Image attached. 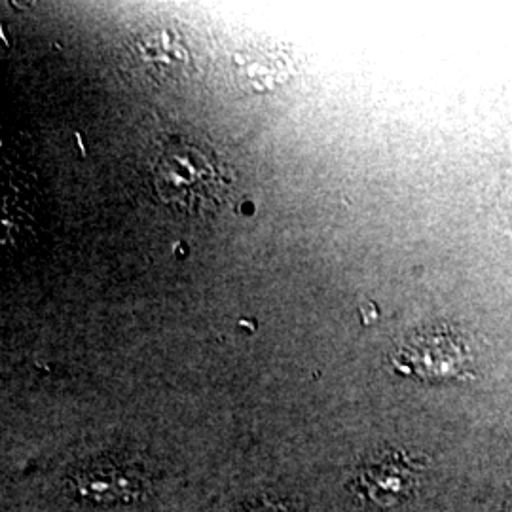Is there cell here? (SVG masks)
<instances>
[{"label":"cell","instance_id":"cell-1","mask_svg":"<svg viewBox=\"0 0 512 512\" xmlns=\"http://www.w3.org/2000/svg\"><path fill=\"white\" fill-rule=\"evenodd\" d=\"M222 177L219 165L202 148L169 145L156 164V186L162 200L184 211L219 205Z\"/></svg>","mask_w":512,"mask_h":512},{"label":"cell","instance_id":"cell-2","mask_svg":"<svg viewBox=\"0 0 512 512\" xmlns=\"http://www.w3.org/2000/svg\"><path fill=\"white\" fill-rule=\"evenodd\" d=\"M397 365L421 378L454 376L463 372V349L448 332H421L401 349Z\"/></svg>","mask_w":512,"mask_h":512},{"label":"cell","instance_id":"cell-3","mask_svg":"<svg viewBox=\"0 0 512 512\" xmlns=\"http://www.w3.org/2000/svg\"><path fill=\"white\" fill-rule=\"evenodd\" d=\"M76 490L97 503L129 501L139 494L141 486L135 478L118 469H92L76 478Z\"/></svg>","mask_w":512,"mask_h":512},{"label":"cell","instance_id":"cell-4","mask_svg":"<svg viewBox=\"0 0 512 512\" xmlns=\"http://www.w3.org/2000/svg\"><path fill=\"white\" fill-rule=\"evenodd\" d=\"M363 484L370 499L382 505H391L403 499V495L412 486V480L403 465L395 461H385L378 469H370L366 473Z\"/></svg>","mask_w":512,"mask_h":512},{"label":"cell","instance_id":"cell-5","mask_svg":"<svg viewBox=\"0 0 512 512\" xmlns=\"http://www.w3.org/2000/svg\"><path fill=\"white\" fill-rule=\"evenodd\" d=\"M249 512H289V507L285 503H277V501H264Z\"/></svg>","mask_w":512,"mask_h":512}]
</instances>
